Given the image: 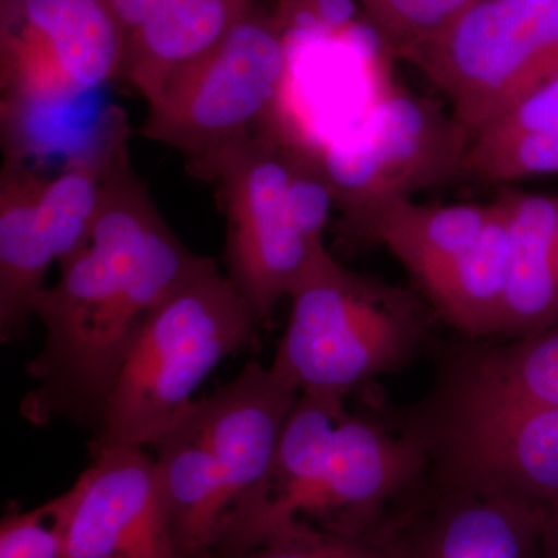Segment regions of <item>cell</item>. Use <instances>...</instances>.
<instances>
[{
	"label": "cell",
	"instance_id": "cell-10",
	"mask_svg": "<svg viewBox=\"0 0 558 558\" xmlns=\"http://www.w3.org/2000/svg\"><path fill=\"white\" fill-rule=\"evenodd\" d=\"M405 57L475 134L558 72V0H473Z\"/></svg>",
	"mask_w": 558,
	"mask_h": 558
},
{
	"label": "cell",
	"instance_id": "cell-19",
	"mask_svg": "<svg viewBox=\"0 0 558 558\" xmlns=\"http://www.w3.org/2000/svg\"><path fill=\"white\" fill-rule=\"evenodd\" d=\"M449 387L558 409V322L501 344L451 349L440 371Z\"/></svg>",
	"mask_w": 558,
	"mask_h": 558
},
{
	"label": "cell",
	"instance_id": "cell-16",
	"mask_svg": "<svg viewBox=\"0 0 558 558\" xmlns=\"http://www.w3.org/2000/svg\"><path fill=\"white\" fill-rule=\"evenodd\" d=\"M498 211L478 244L417 282L436 317L470 341L499 337L508 295L509 244L506 209Z\"/></svg>",
	"mask_w": 558,
	"mask_h": 558
},
{
	"label": "cell",
	"instance_id": "cell-4",
	"mask_svg": "<svg viewBox=\"0 0 558 558\" xmlns=\"http://www.w3.org/2000/svg\"><path fill=\"white\" fill-rule=\"evenodd\" d=\"M199 178L218 183L226 208V275L258 322H269L326 248L336 199L319 154L264 126Z\"/></svg>",
	"mask_w": 558,
	"mask_h": 558
},
{
	"label": "cell",
	"instance_id": "cell-12",
	"mask_svg": "<svg viewBox=\"0 0 558 558\" xmlns=\"http://www.w3.org/2000/svg\"><path fill=\"white\" fill-rule=\"evenodd\" d=\"M50 505L64 558H183L145 447L92 444L89 468Z\"/></svg>",
	"mask_w": 558,
	"mask_h": 558
},
{
	"label": "cell",
	"instance_id": "cell-20",
	"mask_svg": "<svg viewBox=\"0 0 558 558\" xmlns=\"http://www.w3.org/2000/svg\"><path fill=\"white\" fill-rule=\"evenodd\" d=\"M497 211L498 202L424 205L400 199L381 209L368 242L387 247L417 284L475 247Z\"/></svg>",
	"mask_w": 558,
	"mask_h": 558
},
{
	"label": "cell",
	"instance_id": "cell-8",
	"mask_svg": "<svg viewBox=\"0 0 558 558\" xmlns=\"http://www.w3.org/2000/svg\"><path fill=\"white\" fill-rule=\"evenodd\" d=\"M288 73L282 22L255 7L222 39L165 84L140 135L179 150L190 171L264 128Z\"/></svg>",
	"mask_w": 558,
	"mask_h": 558
},
{
	"label": "cell",
	"instance_id": "cell-24",
	"mask_svg": "<svg viewBox=\"0 0 558 558\" xmlns=\"http://www.w3.org/2000/svg\"><path fill=\"white\" fill-rule=\"evenodd\" d=\"M0 558H64L50 501L33 510H9L0 523Z\"/></svg>",
	"mask_w": 558,
	"mask_h": 558
},
{
	"label": "cell",
	"instance_id": "cell-11",
	"mask_svg": "<svg viewBox=\"0 0 558 558\" xmlns=\"http://www.w3.org/2000/svg\"><path fill=\"white\" fill-rule=\"evenodd\" d=\"M128 32L108 0H0L2 94H87L123 75Z\"/></svg>",
	"mask_w": 558,
	"mask_h": 558
},
{
	"label": "cell",
	"instance_id": "cell-9",
	"mask_svg": "<svg viewBox=\"0 0 558 558\" xmlns=\"http://www.w3.org/2000/svg\"><path fill=\"white\" fill-rule=\"evenodd\" d=\"M470 137L453 113L427 98L403 89L377 98L354 128L319 154L343 215L340 241L368 242L381 209L461 171Z\"/></svg>",
	"mask_w": 558,
	"mask_h": 558
},
{
	"label": "cell",
	"instance_id": "cell-14",
	"mask_svg": "<svg viewBox=\"0 0 558 558\" xmlns=\"http://www.w3.org/2000/svg\"><path fill=\"white\" fill-rule=\"evenodd\" d=\"M501 201L509 267L499 337L515 340L558 322V196L509 191Z\"/></svg>",
	"mask_w": 558,
	"mask_h": 558
},
{
	"label": "cell",
	"instance_id": "cell-15",
	"mask_svg": "<svg viewBox=\"0 0 558 558\" xmlns=\"http://www.w3.org/2000/svg\"><path fill=\"white\" fill-rule=\"evenodd\" d=\"M253 0H167L128 35L121 78L153 105L183 65L215 47Z\"/></svg>",
	"mask_w": 558,
	"mask_h": 558
},
{
	"label": "cell",
	"instance_id": "cell-25",
	"mask_svg": "<svg viewBox=\"0 0 558 558\" xmlns=\"http://www.w3.org/2000/svg\"><path fill=\"white\" fill-rule=\"evenodd\" d=\"M108 2L130 35L167 0H108Z\"/></svg>",
	"mask_w": 558,
	"mask_h": 558
},
{
	"label": "cell",
	"instance_id": "cell-5",
	"mask_svg": "<svg viewBox=\"0 0 558 558\" xmlns=\"http://www.w3.org/2000/svg\"><path fill=\"white\" fill-rule=\"evenodd\" d=\"M270 368L300 395L347 400L377 377L409 368L428 348L435 314L409 289L349 270L328 248L289 295Z\"/></svg>",
	"mask_w": 558,
	"mask_h": 558
},
{
	"label": "cell",
	"instance_id": "cell-6",
	"mask_svg": "<svg viewBox=\"0 0 558 558\" xmlns=\"http://www.w3.org/2000/svg\"><path fill=\"white\" fill-rule=\"evenodd\" d=\"M256 325L248 301L219 267L191 279L140 333L94 442L153 446L209 373L252 340Z\"/></svg>",
	"mask_w": 558,
	"mask_h": 558
},
{
	"label": "cell",
	"instance_id": "cell-18",
	"mask_svg": "<svg viewBox=\"0 0 558 558\" xmlns=\"http://www.w3.org/2000/svg\"><path fill=\"white\" fill-rule=\"evenodd\" d=\"M490 182L558 172V72L470 137L464 168Z\"/></svg>",
	"mask_w": 558,
	"mask_h": 558
},
{
	"label": "cell",
	"instance_id": "cell-2",
	"mask_svg": "<svg viewBox=\"0 0 558 558\" xmlns=\"http://www.w3.org/2000/svg\"><path fill=\"white\" fill-rule=\"evenodd\" d=\"M427 486V451L398 422L351 413L347 400L300 395L286 422L269 483L233 517L213 556L263 545L296 524L368 531Z\"/></svg>",
	"mask_w": 558,
	"mask_h": 558
},
{
	"label": "cell",
	"instance_id": "cell-1",
	"mask_svg": "<svg viewBox=\"0 0 558 558\" xmlns=\"http://www.w3.org/2000/svg\"><path fill=\"white\" fill-rule=\"evenodd\" d=\"M60 281L33 301L46 340L22 402L33 424L62 417L100 429L121 368L154 312L191 279L218 267L171 230L134 171L131 150L113 161L89 241Z\"/></svg>",
	"mask_w": 558,
	"mask_h": 558
},
{
	"label": "cell",
	"instance_id": "cell-26",
	"mask_svg": "<svg viewBox=\"0 0 558 558\" xmlns=\"http://www.w3.org/2000/svg\"><path fill=\"white\" fill-rule=\"evenodd\" d=\"M542 558H558V519L546 520Z\"/></svg>",
	"mask_w": 558,
	"mask_h": 558
},
{
	"label": "cell",
	"instance_id": "cell-21",
	"mask_svg": "<svg viewBox=\"0 0 558 558\" xmlns=\"http://www.w3.org/2000/svg\"><path fill=\"white\" fill-rule=\"evenodd\" d=\"M130 135L128 119L121 120L94 148L65 161L53 178H43L36 227L60 266L89 241L100 213L106 178L113 161L130 150Z\"/></svg>",
	"mask_w": 558,
	"mask_h": 558
},
{
	"label": "cell",
	"instance_id": "cell-13",
	"mask_svg": "<svg viewBox=\"0 0 558 558\" xmlns=\"http://www.w3.org/2000/svg\"><path fill=\"white\" fill-rule=\"evenodd\" d=\"M545 526L526 506L428 484L400 510L407 558H542Z\"/></svg>",
	"mask_w": 558,
	"mask_h": 558
},
{
	"label": "cell",
	"instance_id": "cell-22",
	"mask_svg": "<svg viewBox=\"0 0 558 558\" xmlns=\"http://www.w3.org/2000/svg\"><path fill=\"white\" fill-rule=\"evenodd\" d=\"M209 558H407V554L399 512L380 526L351 534L296 524L244 553Z\"/></svg>",
	"mask_w": 558,
	"mask_h": 558
},
{
	"label": "cell",
	"instance_id": "cell-23",
	"mask_svg": "<svg viewBox=\"0 0 558 558\" xmlns=\"http://www.w3.org/2000/svg\"><path fill=\"white\" fill-rule=\"evenodd\" d=\"M371 25L403 54L442 32L473 0H357Z\"/></svg>",
	"mask_w": 558,
	"mask_h": 558
},
{
	"label": "cell",
	"instance_id": "cell-3",
	"mask_svg": "<svg viewBox=\"0 0 558 558\" xmlns=\"http://www.w3.org/2000/svg\"><path fill=\"white\" fill-rule=\"evenodd\" d=\"M299 398L270 366L248 363L150 446L183 558L211 556L227 524L259 497Z\"/></svg>",
	"mask_w": 558,
	"mask_h": 558
},
{
	"label": "cell",
	"instance_id": "cell-7",
	"mask_svg": "<svg viewBox=\"0 0 558 558\" xmlns=\"http://www.w3.org/2000/svg\"><path fill=\"white\" fill-rule=\"evenodd\" d=\"M427 451V484L558 519V409L436 385L396 418Z\"/></svg>",
	"mask_w": 558,
	"mask_h": 558
},
{
	"label": "cell",
	"instance_id": "cell-17",
	"mask_svg": "<svg viewBox=\"0 0 558 558\" xmlns=\"http://www.w3.org/2000/svg\"><path fill=\"white\" fill-rule=\"evenodd\" d=\"M43 175L3 161L0 172V337L21 340L53 256L40 240L36 211Z\"/></svg>",
	"mask_w": 558,
	"mask_h": 558
}]
</instances>
